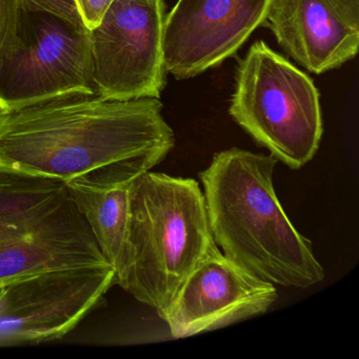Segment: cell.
<instances>
[{
  "instance_id": "2e32d148",
  "label": "cell",
  "mask_w": 359,
  "mask_h": 359,
  "mask_svg": "<svg viewBox=\"0 0 359 359\" xmlns=\"http://www.w3.org/2000/svg\"><path fill=\"white\" fill-rule=\"evenodd\" d=\"M4 287H5V285H0V294L3 292Z\"/></svg>"
},
{
  "instance_id": "ba28073f",
  "label": "cell",
  "mask_w": 359,
  "mask_h": 359,
  "mask_svg": "<svg viewBox=\"0 0 359 359\" xmlns=\"http://www.w3.org/2000/svg\"><path fill=\"white\" fill-rule=\"evenodd\" d=\"M114 285L111 266L48 271L5 285L0 294V346L65 337Z\"/></svg>"
},
{
  "instance_id": "8992f818",
  "label": "cell",
  "mask_w": 359,
  "mask_h": 359,
  "mask_svg": "<svg viewBox=\"0 0 359 359\" xmlns=\"http://www.w3.org/2000/svg\"><path fill=\"white\" fill-rule=\"evenodd\" d=\"M77 95H95L89 30L22 1L0 50V112Z\"/></svg>"
},
{
  "instance_id": "7a4b0ae2",
  "label": "cell",
  "mask_w": 359,
  "mask_h": 359,
  "mask_svg": "<svg viewBox=\"0 0 359 359\" xmlns=\"http://www.w3.org/2000/svg\"><path fill=\"white\" fill-rule=\"evenodd\" d=\"M277 159L239 148L216 153L199 173L214 241L229 259L273 285L308 289L325 279L273 184Z\"/></svg>"
},
{
  "instance_id": "8fae6325",
  "label": "cell",
  "mask_w": 359,
  "mask_h": 359,
  "mask_svg": "<svg viewBox=\"0 0 359 359\" xmlns=\"http://www.w3.org/2000/svg\"><path fill=\"white\" fill-rule=\"evenodd\" d=\"M266 22L278 45L314 74L358 53L359 0H272Z\"/></svg>"
},
{
  "instance_id": "52a82bcc",
  "label": "cell",
  "mask_w": 359,
  "mask_h": 359,
  "mask_svg": "<svg viewBox=\"0 0 359 359\" xmlns=\"http://www.w3.org/2000/svg\"><path fill=\"white\" fill-rule=\"evenodd\" d=\"M163 0H113L89 30L95 95L159 98L165 86Z\"/></svg>"
},
{
  "instance_id": "9a60e30c",
  "label": "cell",
  "mask_w": 359,
  "mask_h": 359,
  "mask_svg": "<svg viewBox=\"0 0 359 359\" xmlns=\"http://www.w3.org/2000/svg\"><path fill=\"white\" fill-rule=\"evenodd\" d=\"M113 0H76L79 13L88 30L95 28Z\"/></svg>"
},
{
  "instance_id": "9c48e42d",
  "label": "cell",
  "mask_w": 359,
  "mask_h": 359,
  "mask_svg": "<svg viewBox=\"0 0 359 359\" xmlns=\"http://www.w3.org/2000/svg\"><path fill=\"white\" fill-rule=\"evenodd\" d=\"M277 298L275 285L229 259L215 243L158 315L172 337L186 338L266 314Z\"/></svg>"
},
{
  "instance_id": "5b68a950",
  "label": "cell",
  "mask_w": 359,
  "mask_h": 359,
  "mask_svg": "<svg viewBox=\"0 0 359 359\" xmlns=\"http://www.w3.org/2000/svg\"><path fill=\"white\" fill-rule=\"evenodd\" d=\"M229 112L289 169L308 165L320 146L323 116L314 81L264 41L254 43L239 62Z\"/></svg>"
},
{
  "instance_id": "4fadbf2b",
  "label": "cell",
  "mask_w": 359,
  "mask_h": 359,
  "mask_svg": "<svg viewBox=\"0 0 359 359\" xmlns=\"http://www.w3.org/2000/svg\"><path fill=\"white\" fill-rule=\"evenodd\" d=\"M22 1L29 7L50 12L77 26L86 27L79 13L76 0H22Z\"/></svg>"
},
{
  "instance_id": "30bf717a",
  "label": "cell",
  "mask_w": 359,
  "mask_h": 359,
  "mask_svg": "<svg viewBox=\"0 0 359 359\" xmlns=\"http://www.w3.org/2000/svg\"><path fill=\"white\" fill-rule=\"evenodd\" d=\"M272 0H177L165 15V71L193 79L234 55L266 22Z\"/></svg>"
},
{
  "instance_id": "6da1fadb",
  "label": "cell",
  "mask_w": 359,
  "mask_h": 359,
  "mask_svg": "<svg viewBox=\"0 0 359 359\" xmlns=\"http://www.w3.org/2000/svg\"><path fill=\"white\" fill-rule=\"evenodd\" d=\"M175 147L159 98H58L0 112V173L68 182L112 165L151 171Z\"/></svg>"
},
{
  "instance_id": "7c38bea8",
  "label": "cell",
  "mask_w": 359,
  "mask_h": 359,
  "mask_svg": "<svg viewBox=\"0 0 359 359\" xmlns=\"http://www.w3.org/2000/svg\"><path fill=\"white\" fill-rule=\"evenodd\" d=\"M146 172L140 165L129 163L107 165L66 184L73 203L115 273L121 266L127 237L130 187Z\"/></svg>"
},
{
  "instance_id": "277c9868",
  "label": "cell",
  "mask_w": 359,
  "mask_h": 359,
  "mask_svg": "<svg viewBox=\"0 0 359 359\" xmlns=\"http://www.w3.org/2000/svg\"><path fill=\"white\" fill-rule=\"evenodd\" d=\"M107 266L66 182L0 173V285L48 271Z\"/></svg>"
},
{
  "instance_id": "3957f363",
  "label": "cell",
  "mask_w": 359,
  "mask_h": 359,
  "mask_svg": "<svg viewBox=\"0 0 359 359\" xmlns=\"http://www.w3.org/2000/svg\"><path fill=\"white\" fill-rule=\"evenodd\" d=\"M214 245L198 182L146 172L130 187L116 285L158 314Z\"/></svg>"
},
{
  "instance_id": "5bb4252c",
  "label": "cell",
  "mask_w": 359,
  "mask_h": 359,
  "mask_svg": "<svg viewBox=\"0 0 359 359\" xmlns=\"http://www.w3.org/2000/svg\"><path fill=\"white\" fill-rule=\"evenodd\" d=\"M22 0H0V50L13 39Z\"/></svg>"
}]
</instances>
